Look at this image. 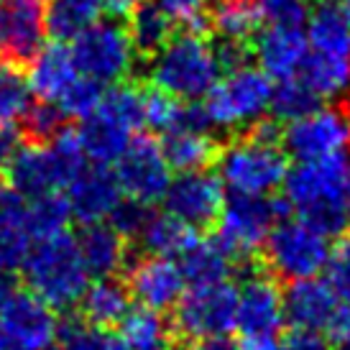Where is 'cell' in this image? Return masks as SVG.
<instances>
[{
  "mask_svg": "<svg viewBox=\"0 0 350 350\" xmlns=\"http://www.w3.org/2000/svg\"><path fill=\"white\" fill-rule=\"evenodd\" d=\"M284 192L299 220L322 235H340L348 225L350 159L335 154L317 161H299L284 176Z\"/></svg>",
  "mask_w": 350,
  "mask_h": 350,
  "instance_id": "1",
  "label": "cell"
},
{
  "mask_svg": "<svg viewBox=\"0 0 350 350\" xmlns=\"http://www.w3.org/2000/svg\"><path fill=\"white\" fill-rule=\"evenodd\" d=\"M21 269L29 292L46 301L51 310L77 307L90 284V273L79 256L77 241L69 233L33 241Z\"/></svg>",
  "mask_w": 350,
  "mask_h": 350,
  "instance_id": "2",
  "label": "cell"
},
{
  "mask_svg": "<svg viewBox=\"0 0 350 350\" xmlns=\"http://www.w3.org/2000/svg\"><path fill=\"white\" fill-rule=\"evenodd\" d=\"M217 75L213 44L195 31L172 36L148 64V82L176 100H202L215 88Z\"/></svg>",
  "mask_w": 350,
  "mask_h": 350,
  "instance_id": "3",
  "label": "cell"
},
{
  "mask_svg": "<svg viewBox=\"0 0 350 350\" xmlns=\"http://www.w3.org/2000/svg\"><path fill=\"white\" fill-rule=\"evenodd\" d=\"M85 154L75 131H62L49 144L21 146L5 166L8 187H13L23 200L57 192L85 166Z\"/></svg>",
  "mask_w": 350,
  "mask_h": 350,
  "instance_id": "4",
  "label": "cell"
},
{
  "mask_svg": "<svg viewBox=\"0 0 350 350\" xmlns=\"http://www.w3.org/2000/svg\"><path fill=\"white\" fill-rule=\"evenodd\" d=\"M215 164L223 187L235 195H271L289 172L282 144L256 138L248 131L220 146Z\"/></svg>",
  "mask_w": 350,
  "mask_h": 350,
  "instance_id": "5",
  "label": "cell"
},
{
  "mask_svg": "<svg viewBox=\"0 0 350 350\" xmlns=\"http://www.w3.org/2000/svg\"><path fill=\"white\" fill-rule=\"evenodd\" d=\"M292 207L286 200H269V195H235L225 197L217 215L215 243L233 261H248L261 251L263 241L276 220L286 217Z\"/></svg>",
  "mask_w": 350,
  "mask_h": 350,
  "instance_id": "6",
  "label": "cell"
},
{
  "mask_svg": "<svg viewBox=\"0 0 350 350\" xmlns=\"http://www.w3.org/2000/svg\"><path fill=\"white\" fill-rule=\"evenodd\" d=\"M263 258L273 276L284 282L310 279L325 269L330 256V241L327 235L314 230L304 220H276L263 241Z\"/></svg>",
  "mask_w": 350,
  "mask_h": 350,
  "instance_id": "7",
  "label": "cell"
},
{
  "mask_svg": "<svg viewBox=\"0 0 350 350\" xmlns=\"http://www.w3.org/2000/svg\"><path fill=\"white\" fill-rule=\"evenodd\" d=\"M271 77L261 69L245 64L241 69L228 72L223 82H215V88L204 95V110L213 120V128H248L271 105Z\"/></svg>",
  "mask_w": 350,
  "mask_h": 350,
  "instance_id": "8",
  "label": "cell"
},
{
  "mask_svg": "<svg viewBox=\"0 0 350 350\" xmlns=\"http://www.w3.org/2000/svg\"><path fill=\"white\" fill-rule=\"evenodd\" d=\"M72 62L82 77L95 82H123L133 69L136 51L118 21H95L72 39Z\"/></svg>",
  "mask_w": 350,
  "mask_h": 350,
  "instance_id": "9",
  "label": "cell"
},
{
  "mask_svg": "<svg viewBox=\"0 0 350 350\" xmlns=\"http://www.w3.org/2000/svg\"><path fill=\"white\" fill-rule=\"evenodd\" d=\"M238 289L230 282L189 286L174 307V332L185 340H202L210 335H228L235 327Z\"/></svg>",
  "mask_w": 350,
  "mask_h": 350,
  "instance_id": "10",
  "label": "cell"
},
{
  "mask_svg": "<svg viewBox=\"0 0 350 350\" xmlns=\"http://www.w3.org/2000/svg\"><path fill=\"white\" fill-rule=\"evenodd\" d=\"M284 154L297 161H317L335 154H345L350 146V120L345 105L317 107L314 113L289 123L282 131Z\"/></svg>",
  "mask_w": 350,
  "mask_h": 350,
  "instance_id": "11",
  "label": "cell"
},
{
  "mask_svg": "<svg viewBox=\"0 0 350 350\" xmlns=\"http://www.w3.org/2000/svg\"><path fill=\"white\" fill-rule=\"evenodd\" d=\"M116 179L128 200L144 204L159 202L172 182V166L161 151V144H156L151 136L136 133L116 161Z\"/></svg>",
  "mask_w": 350,
  "mask_h": 350,
  "instance_id": "12",
  "label": "cell"
},
{
  "mask_svg": "<svg viewBox=\"0 0 350 350\" xmlns=\"http://www.w3.org/2000/svg\"><path fill=\"white\" fill-rule=\"evenodd\" d=\"M161 202L166 213L197 230L217 220L225 202V187L220 176L210 174L207 169L179 172V176L169 182Z\"/></svg>",
  "mask_w": 350,
  "mask_h": 350,
  "instance_id": "13",
  "label": "cell"
},
{
  "mask_svg": "<svg viewBox=\"0 0 350 350\" xmlns=\"http://www.w3.org/2000/svg\"><path fill=\"white\" fill-rule=\"evenodd\" d=\"M0 327L16 350H49L57 340L59 322L49 304L26 289L13 292L0 307Z\"/></svg>",
  "mask_w": 350,
  "mask_h": 350,
  "instance_id": "14",
  "label": "cell"
},
{
  "mask_svg": "<svg viewBox=\"0 0 350 350\" xmlns=\"http://www.w3.org/2000/svg\"><path fill=\"white\" fill-rule=\"evenodd\" d=\"M46 36L41 0H0V62L26 67Z\"/></svg>",
  "mask_w": 350,
  "mask_h": 350,
  "instance_id": "15",
  "label": "cell"
},
{
  "mask_svg": "<svg viewBox=\"0 0 350 350\" xmlns=\"http://www.w3.org/2000/svg\"><path fill=\"white\" fill-rule=\"evenodd\" d=\"M128 292L138 299L141 307L156 312L172 310L185 294L187 282L179 263L164 256H144L128 266Z\"/></svg>",
  "mask_w": 350,
  "mask_h": 350,
  "instance_id": "16",
  "label": "cell"
},
{
  "mask_svg": "<svg viewBox=\"0 0 350 350\" xmlns=\"http://www.w3.org/2000/svg\"><path fill=\"white\" fill-rule=\"evenodd\" d=\"M67 202L72 217L82 225L103 223L123 200L116 172L107 166H82L77 174L67 182Z\"/></svg>",
  "mask_w": 350,
  "mask_h": 350,
  "instance_id": "17",
  "label": "cell"
},
{
  "mask_svg": "<svg viewBox=\"0 0 350 350\" xmlns=\"http://www.w3.org/2000/svg\"><path fill=\"white\" fill-rule=\"evenodd\" d=\"M284 325L282 292L266 273H251L238 289L235 327L243 335H276Z\"/></svg>",
  "mask_w": 350,
  "mask_h": 350,
  "instance_id": "18",
  "label": "cell"
},
{
  "mask_svg": "<svg viewBox=\"0 0 350 350\" xmlns=\"http://www.w3.org/2000/svg\"><path fill=\"white\" fill-rule=\"evenodd\" d=\"M253 57L261 64V72H266L271 79H292L297 77L301 62L307 57V36L301 29L292 26H269L256 33V41L251 44Z\"/></svg>",
  "mask_w": 350,
  "mask_h": 350,
  "instance_id": "19",
  "label": "cell"
},
{
  "mask_svg": "<svg viewBox=\"0 0 350 350\" xmlns=\"http://www.w3.org/2000/svg\"><path fill=\"white\" fill-rule=\"evenodd\" d=\"M338 297L330 289V284L310 276L289 282L286 292L282 294L284 322L292 325V330H325L332 310L338 307Z\"/></svg>",
  "mask_w": 350,
  "mask_h": 350,
  "instance_id": "20",
  "label": "cell"
},
{
  "mask_svg": "<svg viewBox=\"0 0 350 350\" xmlns=\"http://www.w3.org/2000/svg\"><path fill=\"white\" fill-rule=\"evenodd\" d=\"M79 248V256L85 261L90 276H116L128 261V245L126 238L118 233L113 225L103 223L82 225L79 235L75 238Z\"/></svg>",
  "mask_w": 350,
  "mask_h": 350,
  "instance_id": "21",
  "label": "cell"
},
{
  "mask_svg": "<svg viewBox=\"0 0 350 350\" xmlns=\"http://www.w3.org/2000/svg\"><path fill=\"white\" fill-rule=\"evenodd\" d=\"M79 77L77 67L72 62V54L64 44H49L41 46L39 54L31 59V79L29 88L36 92L39 100L54 103L67 92V88Z\"/></svg>",
  "mask_w": 350,
  "mask_h": 350,
  "instance_id": "22",
  "label": "cell"
},
{
  "mask_svg": "<svg viewBox=\"0 0 350 350\" xmlns=\"http://www.w3.org/2000/svg\"><path fill=\"white\" fill-rule=\"evenodd\" d=\"M77 133V141L82 146V154L85 159L95 161L100 166H110L116 164L120 154L128 148V144L133 141L136 133H131L128 128H123L120 123H116L110 116L95 110L92 116H88L82 120V126Z\"/></svg>",
  "mask_w": 350,
  "mask_h": 350,
  "instance_id": "23",
  "label": "cell"
},
{
  "mask_svg": "<svg viewBox=\"0 0 350 350\" xmlns=\"http://www.w3.org/2000/svg\"><path fill=\"white\" fill-rule=\"evenodd\" d=\"M79 312L95 327H116L131 312V292L123 282L113 276H103L95 284H88V289L79 299Z\"/></svg>",
  "mask_w": 350,
  "mask_h": 350,
  "instance_id": "24",
  "label": "cell"
},
{
  "mask_svg": "<svg viewBox=\"0 0 350 350\" xmlns=\"http://www.w3.org/2000/svg\"><path fill=\"white\" fill-rule=\"evenodd\" d=\"M307 18H310L307 44L312 51L350 59V21L345 18L340 5H335L332 0H322Z\"/></svg>",
  "mask_w": 350,
  "mask_h": 350,
  "instance_id": "25",
  "label": "cell"
},
{
  "mask_svg": "<svg viewBox=\"0 0 350 350\" xmlns=\"http://www.w3.org/2000/svg\"><path fill=\"white\" fill-rule=\"evenodd\" d=\"M176 263H179V271L185 276L187 286L228 282L233 273V258L215 241H200V238L176 258Z\"/></svg>",
  "mask_w": 350,
  "mask_h": 350,
  "instance_id": "26",
  "label": "cell"
},
{
  "mask_svg": "<svg viewBox=\"0 0 350 350\" xmlns=\"http://www.w3.org/2000/svg\"><path fill=\"white\" fill-rule=\"evenodd\" d=\"M166 161L176 172H197L215 164L220 154V144L213 133H195V131H169L161 141Z\"/></svg>",
  "mask_w": 350,
  "mask_h": 350,
  "instance_id": "27",
  "label": "cell"
},
{
  "mask_svg": "<svg viewBox=\"0 0 350 350\" xmlns=\"http://www.w3.org/2000/svg\"><path fill=\"white\" fill-rule=\"evenodd\" d=\"M172 16L156 5L154 0H141L128 16V36L138 57H154L166 41L174 36Z\"/></svg>",
  "mask_w": 350,
  "mask_h": 350,
  "instance_id": "28",
  "label": "cell"
},
{
  "mask_svg": "<svg viewBox=\"0 0 350 350\" xmlns=\"http://www.w3.org/2000/svg\"><path fill=\"white\" fill-rule=\"evenodd\" d=\"M136 241H141V245L151 256H164V258H174L176 261L197 241V230L192 225L176 220L174 215L151 213L148 223L144 225V230Z\"/></svg>",
  "mask_w": 350,
  "mask_h": 350,
  "instance_id": "29",
  "label": "cell"
},
{
  "mask_svg": "<svg viewBox=\"0 0 350 350\" xmlns=\"http://www.w3.org/2000/svg\"><path fill=\"white\" fill-rule=\"evenodd\" d=\"M297 77L310 90H314L320 98L350 95V59L312 51L304 57Z\"/></svg>",
  "mask_w": 350,
  "mask_h": 350,
  "instance_id": "30",
  "label": "cell"
},
{
  "mask_svg": "<svg viewBox=\"0 0 350 350\" xmlns=\"http://www.w3.org/2000/svg\"><path fill=\"white\" fill-rule=\"evenodd\" d=\"M103 13V0H51L44 10L46 33L57 41H72Z\"/></svg>",
  "mask_w": 350,
  "mask_h": 350,
  "instance_id": "31",
  "label": "cell"
},
{
  "mask_svg": "<svg viewBox=\"0 0 350 350\" xmlns=\"http://www.w3.org/2000/svg\"><path fill=\"white\" fill-rule=\"evenodd\" d=\"M69 220H72V210L64 195L49 192L26 202V230L31 241H44V238L67 233Z\"/></svg>",
  "mask_w": 350,
  "mask_h": 350,
  "instance_id": "32",
  "label": "cell"
},
{
  "mask_svg": "<svg viewBox=\"0 0 350 350\" xmlns=\"http://www.w3.org/2000/svg\"><path fill=\"white\" fill-rule=\"evenodd\" d=\"M120 338L131 350H169V325L161 312L138 307L123 317Z\"/></svg>",
  "mask_w": 350,
  "mask_h": 350,
  "instance_id": "33",
  "label": "cell"
},
{
  "mask_svg": "<svg viewBox=\"0 0 350 350\" xmlns=\"http://www.w3.org/2000/svg\"><path fill=\"white\" fill-rule=\"evenodd\" d=\"M207 21L217 36L230 39H251L261 23L253 0H213Z\"/></svg>",
  "mask_w": 350,
  "mask_h": 350,
  "instance_id": "34",
  "label": "cell"
},
{
  "mask_svg": "<svg viewBox=\"0 0 350 350\" xmlns=\"http://www.w3.org/2000/svg\"><path fill=\"white\" fill-rule=\"evenodd\" d=\"M98 110L110 116L123 128H128L131 133H138L146 126V120H144V90L138 85H131V82H116L107 92H103Z\"/></svg>",
  "mask_w": 350,
  "mask_h": 350,
  "instance_id": "35",
  "label": "cell"
},
{
  "mask_svg": "<svg viewBox=\"0 0 350 350\" xmlns=\"http://www.w3.org/2000/svg\"><path fill=\"white\" fill-rule=\"evenodd\" d=\"M271 113L273 120H284V123H294L299 118L314 113L317 107H322V98L310 90L299 77L282 79L279 88H273L271 92Z\"/></svg>",
  "mask_w": 350,
  "mask_h": 350,
  "instance_id": "36",
  "label": "cell"
},
{
  "mask_svg": "<svg viewBox=\"0 0 350 350\" xmlns=\"http://www.w3.org/2000/svg\"><path fill=\"white\" fill-rule=\"evenodd\" d=\"M57 340L59 350H131L116 332L79 322H67L64 327H59Z\"/></svg>",
  "mask_w": 350,
  "mask_h": 350,
  "instance_id": "37",
  "label": "cell"
},
{
  "mask_svg": "<svg viewBox=\"0 0 350 350\" xmlns=\"http://www.w3.org/2000/svg\"><path fill=\"white\" fill-rule=\"evenodd\" d=\"M21 118H23L21 133L29 138L31 144H49V141H54L64 131V120H67V116L54 103H46V100H39L36 105H29Z\"/></svg>",
  "mask_w": 350,
  "mask_h": 350,
  "instance_id": "38",
  "label": "cell"
},
{
  "mask_svg": "<svg viewBox=\"0 0 350 350\" xmlns=\"http://www.w3.org/2000/svg\"><path fill=\"white\" fill-rule=\"evenodd\" d=\"M31 105V88L23 72L0 62V120H16Z\"/></svg>",
  "mask_w": 350,
  "mask_h": 350,
  "instance_id": "39",
  "label": "cell"
},
{
  "mask_svg": "<svg viewBox=\"0 0 350 350\" xmlns=\"http://www.w3.org/2000/svg\"><path fill=\"white\" fill-rule=\"evenodd\" d=\"M103 92H105V90H103V85H100V82H95V79L82 77V75H79V77L67 88V92L57 100V107L67 118L85 120V118L92 116V113L98 110Z\"/></svg>",
  "mask_w": 350,
  "mask_h": 350,
  "instance_id": "40",
  "label": "cell"
},
{
  "mask_svg": "<svg viewBox=\"0 0 350 350\" xmlns=\"http://www.w3.org/2000/svg\"><path fill=\"white\" fill-rule=\"evenodd\" d=\"M185 100H176L161 90H144V120L154 131H174L182 116Z\"/></svg>",
  "mask_w": 350,
  "mask_h": 350,
  "instance_id": "41",
  "label": "cell"
},
{
  "mask_svg": "<svg viewBox=\"0 0 350 350\" xmlns=\"http://www.w3.org/2000/svg\"><path fill=\"white\" fill-rule=\"evenodd\" d=\"M26 223H0V271H16L31 248Z\"/></svg>",
  "mask_w": 350,
  "mask_h": 350,
  "instance_id": "42",
  "label": "cell"
},
{
  "mask_svg": "<svg viewBox=\"0 0 350 350\" xmlns=\"http://www.w3.org/2000/svg\"><path fill=\"white\" fill-rule=\"evenodd\" d=\"M258 18L269 26H292L301 29V23L310 16L307 0H253Z\"/></svg>",
  "mask_w": 350,
  "mask_h": 350,
  "instance_id": "43",
  "label": "cell"
},
{
  "mask_svg": "<svg viewBox=\"0 0 350 350\" xmlns=\"http://www.w3.org/2000/svg\"><path fill=\"white\" fill-rule=\"evenodd\" d=\"M151 213H154V210L144 202H136V200H126V202H123V200H120L118 207L110 213V217H107V223L113 225L126 241H133V238L141 235V230H144V225L148 223Z\"/></svg>",
  "mask_w": 350,
  "mask_h": 350,
  "instance_id": "44",
  "label": "cell"
},
{
  "mask_svg": "<svg viewBox=\"0 0 350 350\" xmlns=\"http://www.w3.org/2000/svg\"><path fill=\"white\" fill-rule=\"evenodd\" d=\"M322 271L327 273L325 282L330 284L335 297L340 301H350V238L330 248V256Z\"/></svg>",
  "mask_w": 350,
  "mask_h": 350,
  "instance_id": "45",
  "label": "cell"
},
{
  "mask_svg": "<svg viewBox=\"0 0 350 350\" xmlns=\"http://www.w3.org/2000/svg\"><path fill=\"white\" fill-rule=\"evenodd\" d=\"M161 10H166L174 23L187 26V31L204 33L210 29L207 21V3L204 0H154Z\"/></svg>",
  "mask_w": 350,
  "mask_h": 350,
  "instance_id": "46",
  "label": "cell"
},
{
  "mask_svg": "<svg viewBox=\"0 0 350 350\" xmlns=\"http://www.w3.org/2000/svg\"><path fill=\"white\" fill-rule=\"evenodd\" d=\"M215 59L220 72H233L245 67L253 59V49L248 39H230V36H217L213 44Z\"/></svg>",
  "mask_w": 350,
  "mask_h": 350,
  "instance_id": "47",
  "label": "cell"
},
{
  "mask_svg": "<svg viewBox=\"0 0 350 350\" xmlns=\"http://www.w3.org/2000/svg\"><path fill=\"white\" fill-rule=\"evenodd\" d=\"M325 335H327V342H335V345L350 342V301H338V307L332 310L330 320L325 325Z\"/></svg>",
  "mask_w": 350,
  "mask_h": 350,
  "instance_id": "48",
  "label": "cell"
},
{
  "mask_svg": "<svg viewBox=\"0 0 350 350\" xmlns=\"http://www.w3.org/2000/svg\"><path fill=\"white\" fill-rule=\"evenodd\" d=\"M23 133L13 120H0V172H5V166L10 164V159L16 156L23 144Z\"/></svg>",
  "mask_w": 350,
  "mask_h": 350,
  "instance_id": "49",
  "label": "cell"
},
{
  "mask_svg": "<svg viewBox=\"0 0 350 350\" xmlns=\"http://www.w3.org/2000/svg\"><path fill=\"white\" fill-rule=\"evenodd\" d=\"M279 350H330V342L314 330H292L279 342Z\"/></svg>",
  "mask_w": 350,
  "mask_h": 350,
  "instance_id": "50",
  "label": "cell"
},
{
  "mask_svg": "<svg viewBox=\"0 0 350 350\" xmlns=\"http://www.w3.org/2000/svg\"><path fill=\"white\" fill-rule=\"evenodd\" d=\"M195 350H238V342L230 335H210L195 342Z\"/></svg>",
  "mask_w": 350,
  "mask_h": 350,
  "instance_id": "51",
  "label": "cell"
},
{
  "mask_svg": "<svg viewBox=\"0 0 350 350\" xmlns=\"http://www.w3.org/2000/svg\"><path fill=\"white\" fill-rule=\"evenodd\" d=\"M238 350H279L276 335H245Z\"/></svg>",
  "mask_w": 350,
  "mask_h": 350,
  "instance_id": "52",
  "label": "cell"
},
{
  "mask_svg": "<svg viewBox=\"0 0 350 350\" xmlns=\"http://www.w3.org/2000/svg\"><path fill=\"white\" fill-rule=\"evenodd\" d=\"M138 3H141V0H103V8H105L113 18H128Z\"/></svg>",
  "mask_w": 350,
  "mask_h": 350,
  "instance_id": "53",
  "label": "cell"
},
{
  "mask_svg": "<svg viewBox=\"0 0 350 350\" xmlns=\"http://www.w3.org/2000/svg\"><path fill=\"white\" fill-rule=\"evenodd\" d=\"M13 292H16V286H13V279H10V273L8 271H0V307L5 304V299H8Z\"/></svg>",
  "mask_w": 350,
  "mask_h": 350,
  "instance_id": "54",
  "label": "cell"
},
{
  "mask_svg": "<svg viewBox=\"0 0 350 350\" xmlns=\"http://www.w3.org/2000/svg\"><path fill=\"white\" fill-rule=\"evenodd\" d=\"M0 350H16L13 345L8 342V338H5V332H3V327H0Z\"/></svg>",
  "mask_w": 350,
  "mask_h": 350,
  "instance_id": "55",
  "label": "cell"
},
{
  "mask_svg": "<svg viewBox=\"0 0 350 350\" xmlns=\"http://www.w3.org/2000/svg\"><path fill=\"white\" fill-rule=\"evenodd\" d=\"M342 13H345V18L350 21V0H345V3H342Z\"/></svg>",
  "mask_w": 350,
  "mask_h": 350,
  "instance_id": "56",
  "label": "cell"
},
{
  "mask_svg": "<svg viewBox=\"0 0 350 350\" xmlns=\"http://www.w3.org/2000/svg\"><path fill=\"white\" fill-rule=\"evenodd\" d=\"M338 350H350V342H345V345H338Z\"/></svg>",
  "mask_w": 350,
  "mask_h": 350,
  "instance_id": "57",
  "label": "cell"
},
{
  "mask_svg": "<svg viewBox=\"0 0 350 350\" xmlns=\"http://www.w3.org/2000/svg\"><path fill=\"white\" fill-rule=\"evenodd\" d=\"M345 113H348V120H350V100L345 103Z\"/></svg>",
  "mask_w": 350,
  "mask_h": 350,
  "instance_id": "58",
  "label": "cell"
},
{
  "mask_svg": "<svg viewBox=\"0 0 350 350\" xmlns=\"http://www.w3.org/2000/svg\"><path fill=\"white\" fill-rule=\"evenodd\" d=\"M345 228H350V202H348V225Z\"/></svg>",
  "mask_w": 350,
  "mask_h": 350,
  "instance_id": "59",
  "label": "cell"
},
{
  "mask_svg": "<svg viewBox=\"0 0 350 350\" xmlns=\"http://www.w3.org/2000/svg\"><path fill=\"white\" fill-rule=\"evenodd\" d=\"M49 350H59V348H54V345H51V348H49Z\"/></svg>",
  "mask_w": 350,
  "mask_h": 350,
  "instance_id": "60",
  "label": "cell"
}]
</instances>
